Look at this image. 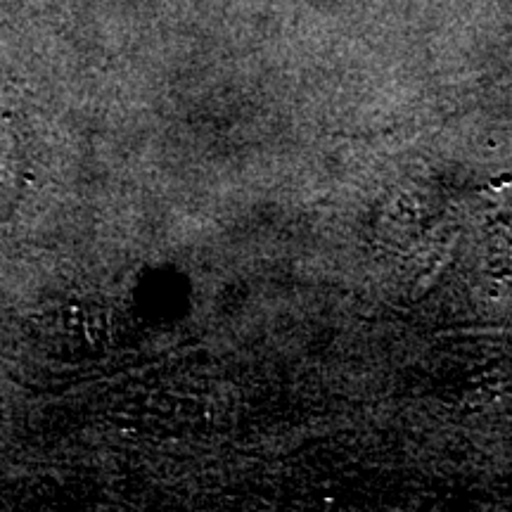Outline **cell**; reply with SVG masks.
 Here are the masks:
<instances>
[{
  "label": "cell",
  "instance_id": "obj_1",
  "mask_svg": "<svg viewBox=\"0 0 512 512\" xmlns=\"http://www.w3.org/2000/svg\"><path fill=\"white\" fill-rule=\"evenodd\" d=\"M34 183V152L17 119L0 117V226L15 219Z\"/></svg>",
  "mask_w": 512,
  "mask_h": 512
}]
</instances>
